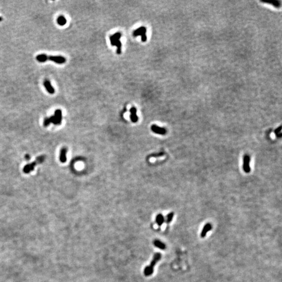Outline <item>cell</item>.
<instances>
[{
  "instance_id": "7",
  "label": "cell",
  "mask_w": 282,
  "mask_h": 282,
  "mask_svg": "<svg viewBox=\"0 0 282 282\" xmlns=\"http://www.w3.org/2000/svg\"><path fill=\"white\" fill-rule=\"evenodd\" d=\"M130 119L132 122L136 123L138 121V116L137 115V110L136 108L133 107L130 109Z\"/></svg>"
},
{
  "instance_id": "6",
  "label": "cell",
  "mask_w": 282,
  "mask_h": 282,
  "mask_svg": "<svg viewBox=\"0 0 282 282\" xmlns=\"http://www.w3.org/2000/svg\"><path fill=\"white\" fill-rule=\"evenodd\" d=\"M47 60H50L58 64H63L66 62V59L62 56H48Z\"/></svg>"
},
{
  "instance_id": "21",
  "label": "cell",
  "mask_w": 282,
  "mask_h": 282,
  "mask_svg": "<svg viewBox=\"0 0 282 282\" xmlns=\"http://www.w3.org/2000/svg\"><path fill=\"white\" fill-rule=\"evenodd\" d=\"M164 155V153L163 152H161V153H157V154H153L152 155H151V156L153 157H159L163 156Z\"/></svg>"
},
{
  "instance_id": "23",
  "label": "cell",
  "mask_w": 282,
  "mask_h": 282,
  "mask_svg": "<svg viewBox=\"0 0 282 282\" xmlns=\"http://www.w3.org/2000/svg\"><path fill=\"white\" fill-rule=\"evenodd\" d=\"M25 158L26 160H29L30 159V156L28 154H26L25 156Z\"/></svg>"
},
{
  "instance_id": "9",
  "label": "cell",
  "mask_w": 282,
  "mask_h": 282,
  "mask_svg": "<svg viewBox=\"0 0 282 282\" xmlns=\"http://www.w3.org/2000/svg\"><path fill=\"white\" fill-rule=\"evenodd\" d=\"M212 226L211 224H209V223L206 224L204 226L202 231H201V237L202 238L205 237V236H206L207 233L209 231H210L212 229Z\"/></svg>"
},
{
  "instance_id": "5",
  "label": "cell",
  "mask_w": 282,
  "mask_h": 282,
  "mask_svg": "<svg viewBox=\"0 0 282 282\" xmlns=\"http://www.w3.org/2000/svg\"><path fill=\"white\" fill-rule=\"evenodd\" d=\"M152 131L156 134L164 135L167 133V130L166 128L162 127H160L156 124H153L151 126Z\"/></svg>"
},
{
  "instance_id": "12",
  "label": "cell",
  "mask_w": 282,
  "mask_h": 282,
  "mask_svg": "<svg viewBox=\"0 0 282 282\" xmlns=\"http://www.w3.org/2000/svg\"><path fill=\"white\" fill-rule=\"evenodd\" d=\"M164 221H165L164 217L162 214H158L156 216V222L157 224V225L158 226H162L163 225V224L164 222Z\"/></svg>"
},
{
  "instance_id": "15",
  "label": "cell",
  "mask_w": 282,
  "mask_h": 282,
  "mask_svg": "<svg viewBox=\"0 0 282 282\" xmlns=\"http://www.w3.org/2000/svg\"><path fill=\"white\" fill-rule=\"evenodd\" d=\"M57 23L60 26H64L66 23V19L63 16H60L57 19Z\"/></svg>"
},
{
  "instance_id": "22",
  "label": "cell",
  "mask_w": 282,
  "mask_h": 282,
  "mask_svg": "<svg viewBox=\"0 0 282 282\" xmlns=\"http://www.w3.org/2000/svg\"><path fill=\"white\" fill-rule=\"evenodd\" d=\"M37 162H34L32 163L31 164H29L30 167L31 171L34 170V168H35V167L36 166V165H37Z\"/></svg>"
},
{
  "instance_id": "19",
  "label": "cell",
  "mask_w": 282,
  "mask_h": 282,
  "mask_svg": "<svg viewBox=\"0 0 282 282\" xmlns=\"http://www.w3.org/2000/svg\"><path fill=\"white\" fill-rule=\"evenodd\" d=\"M51 123V120H50V118H46L45 119V120H44L43 124L45 127L48 126Z\"/></svg>"
},
{
  "instance_id": "18",
  "label": "cell",
  "mask_w": 282,
  "mask_h": 282,
  "mask_svg": "<svg viewBox=\"0 0 282 282\" xmlns=\"http://www.w3.org/2000/svg\"><path fill=\"white\" fill-rule=\"evenodd\" d=\"M23 171L24 172L26 173V174H28V173H29L30 171H31L29 164L26 165V166L24 167V168L23 169Z\"/></svg>"
},
{
  "instance_id": "3",
  "label": "cell",
  "mask_w": 282,
  "mask_h": 282,
  "mask_svg": "<svg viewBox=\"0 0 282 282\" xmlns=\"http://www.w3.org/2000/svg\"><path fill=\"white\" fill-rule=\"evenodd\" d=\"M146 28L145 27H141L136 29L133 32V36L134 37L141 36V40L143 42H145L147 40L146 36Z\"/></svg>"
},
{
  "instance_id": "16",
  "label": "cell",
  "mask_w": 282,
  "mask_h": 282,
  "mask_svg": "<svg viewBox=\"0 0 282 282\" xmlns=\"http://www.w3.org/2000/svg\"><path fill=\"white\" fill-rule=\"evenodd\" d=\"M174 212H171L170 213H169V214L167 216L166 223L167 224L170 223L171 221H172V220L173 219V217H174Z\"/></svg>"
},
{
  "instance_id": "14",
  "label": "cell",
  "mask_w": 282,
  "mask_h": 282,
  "mask_svg": "<svg viewBox=\"0 0 282 282\" xmlns=\"http://www.w3.org/2000/svg\"><path fill=\"white\" fill-rule=\"evenodd\" d=\"M48 56L45 54H39L36 56V59L39 62H45L47 61Z\"/></svg>"
},
{
  "instance_id": "10",
  "label": "cell",
  "mask_w": 282,
  "mask_h": 282,
  "mask_svg": "<svg viewBox=\"0 0 282 282\" xmlns=\"http://www.w3.org/2000/svg\"><path fill=\"white\" fill-rule=\"evenodd\" d=\"M54 117L56 121V124H60L62 122V111L60 109H57L55 111Z\"/></svg>"
},
{
  "instance_id": "17",
  "label": "cell",
  "mask_w": 282,
  "mask_h": 282,
  "mask_svg": "<svg viewBox=\"0 0 282 282\" xmlns=\"http://www.w3.org/2000/svg\"><path fill=\"white\" fill-rule=\"evenodd\" d=\"M281 131H282V126H280V127L277 128L275 130L274 133H275V135L276 136V137H278V138H281V137L282 136V133H281Z\"/></svg>"
},
{
  "instance_id": "24",
  "label": "cell",
  "mask_w": 282,
  "mask_h": 282,
  "mask_svg": "<svg viewBox=\"0 0 282 282\" xmlns=\"http://www.w3.org/2000/svg\"><path fill=\"white\" fill-rule=\"evenodd\" d=\"M2 19H3V18H2V17H0V22H1V21H2Z\"/></svg>"
},
{
  "instance_id": "2",
  "label": "cell",
  "mask_w": 282,
  "mask_h": 282,
  "mask_svg": "<svg viewBox=\"0 0 282 282\" xmlns=\"http://www.w3.org/2000/svg\"><path fill=\"white\" fill-rule=\"evenodd\" d=\"M121 36V34L118 32V33H116L110 36L109 38L111 45L113 46H116L117 47V53L119 54L121 53L122 44L120 40Z\"/></svg>"
},
{
  "instance_id": "8",
  "label": "cell",
  "mask_w": 282,
  "mask_h": 282,
  "mask_svg": "<svg viewBox=\"0 0 282 282\" xmlns=\"http://www.w3.org/2000/svg\"><path fill=\"white\" fill-rule=\"evenodd\" d=\"M43 85L44 86H45L46 89L49 94H53L54 93L55 90L54 89V88L51 85V83L50 82L49 80H46L43 83Z\"/></svg>"
},
{
  "instance_id": "1",
  "label": "cell",
  "mask_w": 282,
  "mask_h": 282,
  "mask_svg": "<svg viewBox=\"0 0 282 282\" xmlns=\"http://www.w3.org/2000/svg\"><path fill=\"white\" fill-rule=\"evenodd\" d=\"M162 255L160 253H155L150 264L145 268L144 270V274L146 276H150L154 272V269L155 265L160 260Z\"/></svg>"
},
{
  "instance_id": "4",
  "label": "cell",
  "mask_w": 282,
  "mask_h": 282,
  "mask_svg": "<svg viewBox=\"0 0 282 282\" xmlns=\"http://www.w3.org/2000/svg\"><path fill=\"white\" fill-rule=\"evenodd\" d=\"M250 160L251 158L249 155L247 154L244 155L243 158V168L244 172L246 174H249L251 171Z\"/></svg>"
},
{
  "instance_id": "20",
  "label": "cell",
  "mask_w": 282,
  "mask_h": 282,
  "mask_svg": "<svg viewBox=\"0 0 282 282\" xmlns=\"http://www.w3.org/2000/svg\"><path fill=\"white\" fill-rule=\"evenodd\" d=\"M44 160H45V156H41L37 158L36 162H37V163H42L44 161Z\"/></svg>"
},
{
  "instance_id": "13",
  "label": "cell",
  "mask_w": 282,
  "mask_h": 282,
  "mask_svg": "<svg viewBox=\"0 0 282 282\" xmlns=\"http://www.w3.org/2000/svg\"><path fill=\"white\" fill-rule=\"evenodd\" d=\"M154 244L156 247L159 248L160 249L164 250L166 248L165 244H164L162 241H160L159 240H155L154 242Z\"/></svg>"
},
{
  "instance_id": "11",
  "label": "cell",
  "mask_w": 282,
  "mask_h": 282,
  "mask_svg": "<svg viewBox=\"0 0 282 282\" xmlns=\"http://www.w3.org/2000/svg\"><path fill=\"white\" fill-rule=\"evenodd\" d=\"M66 153H67V149L66 148H62L60 152V160L61 162L63 163H65L66 162Z\"/></svg>"
}]
</instances>
